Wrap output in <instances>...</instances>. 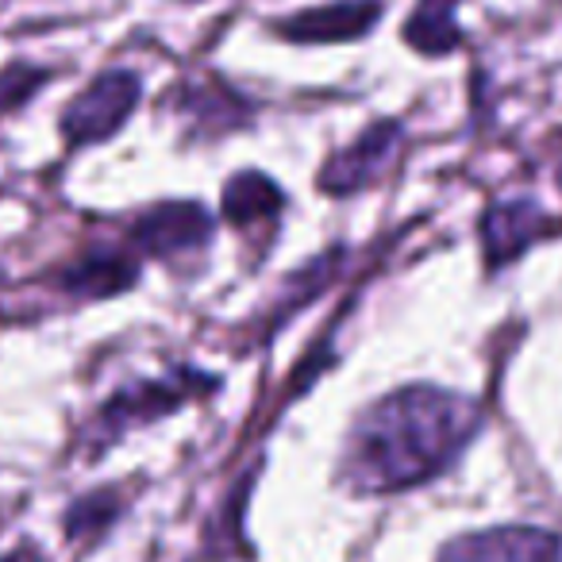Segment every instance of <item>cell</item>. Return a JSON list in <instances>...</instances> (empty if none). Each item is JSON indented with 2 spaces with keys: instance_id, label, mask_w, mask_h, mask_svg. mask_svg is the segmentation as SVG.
<instances>
[{
  "instance_id": "cell-8",
  "label": "cell",
  "mask_w": 562,
  "mask_h": 562,
  "mask_svg": "<svg viewBox=\"0 0 562 562\" xmlns=\"http://www.w3.org/2000/svg\"><path fill=\"white\" fill-rule=\"evenodd\" d=\"M547 232V216L531 201H501L482 220V247L490 266L520 258Z\"/></svg>"
},
{
  "instance_id": "cell-12",
  "label": "cell",
  "mask_w": 562,
  "mask_h": 562,
  "mask_svg": "<svg viewBox=\"0 0 562 562\" xmlns=\"http://www.w3.org/2000/svg\"><path fill=\"white\" fill-rule=\"evenodd\" d=\"M181 109H186L189 116L196 120V127H209V124L235 127L243 120L239 97L227 93L220 81H212V86H204V89H189V93L181 97Z\"/></svg>"
},
{
  "instance_id": "cell-14",
  "label": "cell",
  "mask_w": 562,
  "mask_h": 562,
  "mask_svg": "<svg viewBox=\"0 0 562 562\" xmlns=\"http://www.w3.org/2000/svg\"><path fill=\"white\" fill-rule=\"evenodd\" d=\"M112 493H93L89 501H78V505L70 508V516H66V531H70L74 539L78 536H86L89 528H104L109 524V516H112Z\"/></svg>"
},
{
  "instance_id": "cell-2",
  "label": "cell",
  "mask_w": 562,
  "mask_h": 562,
  "mask_svg": "<svg viewBox=\"0 0 562 562\" xmlns=\"http://www.w3.org/2000/svg\"><path fill=\"white\" fill-rule=\"evenodd\" d=\"M212 385L216 382L196 374V370H181V378H166V382H135V385H127V390H120L116 397L101 408L93 436H101L104 443H112V439L139 428V424L170 416L181 401L201 397V393H209Z\"/></svg>"
},
{
  "instance_id": "cell-1",
  "label": "cell",
  "mask_w": 562,
  "mask_h": 562,
  "mask_svg": "<svg viewBox=\"0 0 562 562\" xmlns=\"http://www.w3.org/2000/svg\"><path fill=\"white\" fill-rule=\"evenodd\" d=\"M482 413L439 385H405L355 420L344 447V482L359 493H401L436 477L474 439Z\"/></svg>"
},
{
  "instance_id": "cell-15",
  "label": "cell",
  "mask_w": 562,
  "mask_h": 562,
  "mask_svg": "<svg viewBox=\"0 0 562 562\" xmlns=\"http://www.w3.org/2000/svg\"><path fill=\"white\" fill-rule=\"evenodd\" d=\"M0 562H43V554H40V547L27 543V547H16L12 554H4Z\"/></svg>"
},
{
  "instance_id": "cell-13",
  "label": "cell",
  "mask_w": 562,
  "mask_h": 562,
  "mask_svg": "<svg viewBox=\"0 0 562 562\" xmlns=\"http://www.w3.org/2000/svg\"><path fill=\"white\" fill-rule=\"evenodd\" d=\"M50 81V70H40L32 63H12L9 70H0V120L27 104L43 86Z\"/></svg>"
},
{
  "instance_id": "cell-9",
  "label": "cell",
  "mask_w": 562,
  "mask_h": 562,
  "mask_svg": "<svg viewBox=\"0 0 562 562\" xmlns=\"http://www.w3.org/2000/svg\"><path fill=\"white\" fill-rule=\"evenodd\" d=\"M135 278H139V262L127 250H93V255L78 258L63 273V290L97 301V297H112L120 290H132Z\"/></svg>"
},
{
  "instance_id": "cell-7",
  "label": "cell",
  "mask_w": 562,
  "mask_h": 562,
  "mask_svg": "<svg viewBox=\"0 0 562 562\" xmlns=\"http://www.w3.org/2000/svg\"><path fill=\"white\" fill-rule=\"evenodd\" d=\"M378 20H382L378 0H336V4H321V9L278 20L273 32L293 43H351L362 40Z\"/></svg>"
},
{
  "instance_id": "cell-10",
  "label": "cell",
  "mask_w": 562,
  "mask_h": 562,
  "mask_svg": "<svg viewBox=\"0 0 562 562\" xmlns=\"http://www.w3.org/2000/svg\"><path fill=\"white\" fill-rule=\"evenodd\" d=\"M281 204H285L281 201V189L273 186L266 173L243 170L224 186V201H220V209H224V216L232 220L235 227H255V224H270V220H278Z\"/></svg>"
},
{
  "instance_id": "cell-3",
  "label": "cell",
  "mask_w": 562,
  "mask_h": 562,
  "mask_svg": "<svg viewBox=\"0 0 562 562\" xmlns=\"http://www.w3.org/2000/svg\"><path fill=\"white\" fill-rule=\"evenodd\" d=\"M139 78L127 70H109L81 89L63 112V135L70 143H101L127 124V116L139 104Z\"/></svg>"
},
{
  "instance_id": "cell-5",
  "label": "cell",
  "mask_w": 562,
  "mask_h": 562,
  "mask_svg": "<svg viewBox=\"0 0 562 562\" xmlns=\"http://www.w3.org/2000/svg\"><path fill=\"white\" fill-rule=\"evenodd\" d=\"M439 562H562V543L543 528H485L459 536L439 551Z\"/></svg>"
},
{
  "instance_id": "cell-4",
  "label": "cell",
  "mask_w": 562,
  "mask_h": 562,
  "mask_svg": "<svg viewBox=\"0 0 562 562\" xmlns=\"http://www.w3.org/2000/svg\"><path fill=\"white\" fill-rule=\"evenodd\" d=\"M212 216L193 201H166L132 224V247L150 258H178L209 247Z\"/></svg>"
},
{
  "instance_id": "cell-16",
  "label": "cell",
  "mask_w": 562,
  "mask_h": 562,
  "mask_svg": "<svg viewBox=\"0 0 562 562\" xmlns=\"http://www.w3.org/2000/svg\"><path fill=\"white\" fill-rule=\"evenodd\" d=\"M559 181H562V166H559Z\"/></svg>"
},
{
  "instance_id": "cell-11",
  "label": "cell",
  "mask_w": 562,
  "mask_h": 562,
  "mask_svg": "<svg viewBox=\"0 0 562 562\" xmlns=\"http://www.w3.org/2000/svg\"><path fill=\"white\" fill-rule=\"evenodd\" d=\"M459 0H420L416 12L405 24V40L408 47H416L420 55H451L462 43V27H459Z\"/></svg>"
},
{
  "instance_id": "cell-6",
  "label": "cell",
  "mask_w": 562,
  "mask_h": 562,
  "mask_svg": "<svg viewBox=\"0 0 562 562\" xmlns=\"http://www.w3.org/2000/svg\"><path fill=\"white\" fill-rule=\"evenodd\" d=\"M401 147V127L397 124H374L370 132H362L347 150L331 155V162L321 170V189L331 196L359 193L362 186L382 178V170L393 162Z\"/></svg>"
}]
</instances>
